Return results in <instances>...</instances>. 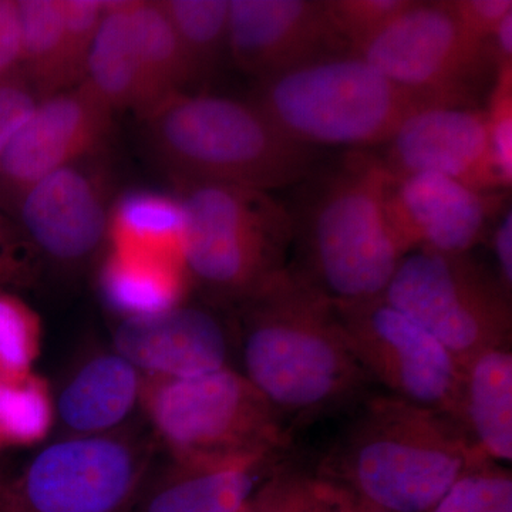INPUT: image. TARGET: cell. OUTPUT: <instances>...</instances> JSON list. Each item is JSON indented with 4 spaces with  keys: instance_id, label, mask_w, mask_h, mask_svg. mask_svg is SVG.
<instances>
[{
    "instance_id": "6da1fadb",
    "label": "cell",
    "mask_w": 512,
    "mask_h": 512,
    "mask_svg": "<svg viewBox=\"0 0 512 512\" xmlns=\"http://www.w3.org/2000/svg\"><path fill=\"white\" fill-rule=\"evenodd\" d=\"M242 302V363L249 382L288 421L360 404L369 377L349 350L335 302L285 268Z\"/></svg>"
},
{
    "instance_id": "7a4b0ae2",
    "label": "cell",
    "mask_w": 512,
    "mask_h": 512,
    "mask_svg": "<svg viewBox=\"0 0 512 512\" xmlns=\"http://www.w3.org/2000/svg\"><path fill=\"white\" fill-rule=\"evenodd\" d=\"M484 458L453 417L377 394L360 403L316 477L387 511L430 512Z\"/></svg>"
},
{
    "instance_id": "3957f363",
    "label": "cell",
    "mask_w": 512,
    "mask_h": 512,
    "mask_svg": "<svg viewBox=\"0 0 512 512\" xmlns=\"http://www.w3.org/2000/svg\"><path fill=\"white\" fill-rule=\"evenodd\" d=\"M151 146L183 184L265 191L312 173L316 148L286 136L254 101L177 94L148 119Z\"/></svg>"
},
{
    "instance_id": "277c9868",
    "label": "cell",
    "mask_w": 512,
    "mask_h": 512,
    "mask_svg": "<svg viewBox=\"0 0 512 512\" xmlns=\"http://www.w3.org/2000/svg\"><path fill=\"white\" fill-rule=\"evenodd\" d=\"M256 106L305 146L387 144L404 121L434 106H456L400 86L362 56H323L259 82Z\"/></svg>"
},
{
    "instance_id": "5b68a950",
    "label": "cell",
    "mask_w": 512,
    "mask_h": 512,
    "mask_svg": "<svg viewBox=\"0 0 512 512\" xmlns=\"http://www.w3.org/2000/svg\"><path fill=\"white\" fill-rule=\"evenodd\" d=\"M386 165L352 154L313 198L298 269L333 302L379 298L407 255L384 202Z\"/></svg>"
},
{
    "instance_id": "8992f818",
    "label": "cell",
    "mask_w": 512,
    "mask_h": 512,
    "mask_svg": "<svg viewBox=\"0 0 512 512\" xmlns=\"http://www.w3.org/2000/svg\"><path fill=\"white\" fill-rule=\"evenodd\" d=\"M183 185V251L191 279L241 302L285 268L295 224L268 192Z\"/></svg>"
},
{
    "instance_id": "52a82bcc",
    "label": "cell",
    "mask_w": 512,
    "mask_h": 512,
    "mask_svg": "<svg viewBox=\"0 0 512 512\" xmlns=\"http://www.w3.org/2000/svg\"><path fill=\"white\" fill-rule=\"evenodd\" d=\"M141 407L173 460L284 451L288 420L232 367L187 377L144 376Z\"/></svg>"
},
{
    "instance_id": "ba28073f",
    "label": "cell",
    "mask_w": 512,
    "mask_h": 512,
    "mask_svg": "<svg viewBox=\"0 0 512 512\" xmlns=\"http://www.w3.org/2000/svg\"><path fill=\"white\" fill-rule=\"evenodd\" d=\"M382 298L439 340L461 366L511 346V292L468 254L410 252Z\"/></svg>"
},
{
    "instance_id": "9c48e42d",
    "label": "cell",
    "mask_w": 512,
    "mask_h": 512,
    "mask_svg": "<svg viewBox=\"0 0 512 512\" xmlns=\"http://www.w3.org/2000/svg\"><path fill=\"white\" fill-rule=\"evenodd\" d=\"M150 463L148 443L127 431L69 436L3 485L0 512H126Z\"/></svg>"
},
{
    "instance_id": "30bf717a",
    "label": "cell",
    "mask_w": 512,
    "mask_h": 512,
    "mask_svg": "<svg viewBox=\"0 0 512 512\" xmlns=\"http://www.w3.org/2000/svg\"><path fill=\"white\" fill-rule=\"evenodd\" d=\"M335 308L349 350L370 382L458 421L464 367L439 340L382 296L335 302Z\"/></svg>"
},
{
    "instance_id": "8fae6325",
    "label": "cell",
    "mask_w": 512,
    "mask_h": 512,
    "mask_svg": "<svg viewBox=\"0 0 512 512\" xmlns=\"http://www.w3.org/2000/svg\"><path fill=\"white\" fill-rule=\"evenodd\" d=\"M362 56L390 80L470 106L491 62L488 46L458 22L451 2H414L367 42Z\"/></svg>"
},
{
    "instance_id": "7c38bea8",
    "label": "cell",
    "mask_w": 512,
    "mask_h": 512,
    "mask_svg": "<svg viewBox=\"0 0 512 512\" xmlns=\"http://www.w3.org/2000/svg\"><path fill=\"white\" fill-rule=\"evenodd\" d=\"M113 116L82 83L40 100L0 158V188L19 201L37 181L106 143Z\"/></svg>"
},
{
    "instance_id": "4fadbf2b",
    "label": "cell",
    "mask_w": 512,
    "mask_h": 512,
    "mask_svg": "<svg viewBox=\"0 0 512 512\" xmlns=\"http://www.w3.org/2000/svg\"><path fill=\"white\" fill-rule=\"evenodd\" d=\"M384 202L407 254L419 249L468 254L480 244L497 208L493 194L471 190L443 175L397 174L387 167Z\"/></svg>"
},
{
    "instance_id": "5bb4252c",
    "label": "cell",
    "mask_w": 512,
    "mask_h": 512,
    "mask_svg": "<svg viewBox=\"0 0 512 512\" xmlns=\"http://www.w3.org/2000/svg\"><path fill=\"white\" fill-rule=\"evenodd\" d=\"M339 43L326 0H229V53L259 82L328 56Z\"/></svg>"
},
{
    "instance_id": "9a60e30c",
    "label": "cell",
    "mask_w": 512,
    "mask_h": 512,
    "mask_svg": "<svg viewBox=\"0 0 512 512\" xmlns=\"http://www.w3.org/2000/svg\"><path fill=\"white\" fill-rule=\"evenodd\" d=\"M383 163L393 173L439 174L483 194L501 188L484 110L471 106H434L413 114L387 143Z\"/></svg>"
},
{
    "instance_id": "2e32d148",
    "label": "cell",
    "mask_w": 512,
    "mask_h": 512,
    "mask_svg": "<svg viewBox=\"0 0 512 512\" xmlns=\"http://www.w3.org/2000/svg\"><path fill=\"white\" fill-rule=\"evenodd\" d=\"M114 352L148 377L187 379L229 366V338L215 313L180 305L156 315L121 320Z\"/></svg>"
},
{
    "instance_id": "e0dca14e",
    "label": "cell",
    "mask_w": 512,
    "mask_h": 512,
    "mask_svg": "<svg viewBox=\"0 0 512 512\" xmlns=\"http://www.w3.org/2000/svg\"><path fill=\"white\" fill-rule=\"evenodd\" d=\"M18 202L29 237L56 261H83L107 239L109 211L103 194L76 165L37 181Z\"/></svg>"
},
{
    "instance_id": "ac0fdd59",
    "label": "cell",
    "mask_w": 512,
    "mask_h": 512,
    "mask_svg": "<svg viewBox=\"0 0 512 512\" xmlns=\"http://www.w3.org/2000/svg\"><path fill=\"white\" fill-rule=\"evenodd\" d=\"M284 451L215 460H173L141 512H237L279 467Z\"/></svg>"
},
{
    "instance_id": "d6986e66",
    "label": "cell",
    "mask_w": 512,
    "mask_h": 512,
    "mask_svg": "<svg viewBox=\"0 0 512 512\" xmlns=\"http://www.w3.org/2000/svg\"><path fill=\"white\" fill-rule=\"evenodd\" d=\"M144 376L117 352L97 353L63 383L55 413L70 436L119 431L141 406Z\"/></svg>"
},
{
    "instance_id": "ffe728a7",
    "label": "cell",
    "mask_w": 512,
    "mask_h": 512,
    "mask_svg": "<svg viewBox=\"0 0 512 512\" xmlns=\"http://www.w3.org/2000/svg\"><path fill=\"white\" fill-rule=\"evenodd\" d=\"M191 276L183 251L110 247L100 274L104 301L127 318L183 305Z\"/></svg>"
},
{
    "instance_id": "44dd1931",
    "label": "cell",
    "mask_w": 512,
    "mask_h": 512,
    "mask_svg": "<svg viewBox=\"0 0 512 512\" xmlns=\"http://www.w3.org/2000/svg\"><path fill=\"white\" fill-rule=\"evenodd\" d=\"M458 423L483 456L511 463V346L484 350L464 366Z\"/></svg>"
},
{
    "instance_id": "7402d4cb",
    "label": "cell",
    "mask_w": 512,
    "mask_h": 512,
    "mask_svg": "<svg viewBox=\"0 0 512 512\" xmlns=\"http://www.w3.org/2000/svg\"><path fill=\"white\" fill-rule=\"evenodd\" d=\"M82 84L114 113L137 110L141 73L131 2H107Z\"/></svg>"
},
{
    "instance_id": "603a6c76",
    "label": "cell",
    "mask_w": 512,
    "mask_h": 512,
    "mask_svg": "<svg viewBox=\"0 0 512 512\" xmlns=\"http://www.w3.org/2000/svg\"><path fill=\"white\" fill-rule=\"evenodd\" d=\"M140 55L141 89L136 113L146 120L165 101L197 80L158 2H131Z\"/></svg>"
},
{
    "instance_id": "cb8c5ba5",
    "label": "cell",
    "mask_w": 512,
    "mask_h": 512,
    "mask_svg": "<svg viewBox=\"0 0 512 512\" xmlns=\"http://www.w3.org/2000/svg\"><path fill=\"white\" fill-rule=\"evenodd\" d=\"M18 69L40 100L70 90L64 64L62 0H16Z\"/></svg>"
},
{
    "instance_id": "d4e9b609",
    "label": "cell",
    "mask_w": 512,
    "mask_h": 512,
    "mask_svg": "<svg viewBox=\"0 0 512 512\" xmlns=\"http://www.w3.org/2000/svg\"><path fill=\"white\" fill-rule=\"evenodd\" d=\"M183 232L180 200L157 192H127L109 212L110 247L183 251Z\"/></svg>"
},
{
    "instance_id": "484cf974",
    "label": "cell",
    "mask_w": 512,
    "mask_h": 512,
    "mask_svg": "<svg viewBox=\"0 0 512 512\" xmlns=\"http://www.w3.org/2000/svg\"><path fill=\"white\" fill-rule=\"evenodd\" d=\"M158 3L192 72L200 79L228 49L229 0H164Z\"/></svg>"
},
{
    "instance_id": "4316f807",
    "label": "cell",
    "mask_w": 512,
    "mask_h": 512,
    "mask_svg": "<svg viewBox=\"0 0 512 512\" xmlns=\"http://www.w3.org/2000/svg\"><path fill=\"white\" fill-rule=\"evenodd\" d=\"M55 419V399L43 377H0V450L45 440Z\"/></svg>"
},
{
    "instance_id": "83f0119b",
    "label": "cell",
    "mask_w": 512,
    "mask_h": 512,
    "mask_svg": "<svg viewBox=\"0 0 512 512\" xmlns=\"http://www.w3.org/2000/svg\"><path fill=\"white\" fill-rule=\"evenodd\" d=\"M430 512H512L510 468L484 458L461 474Z\"/></svg>"
},
{
    "instance_id": "f1b7e54d",
    "label": "cell",
    "mask_w": 512,
    "mask_h": 512,
    "mask_svg": "<svg viewBox=\"0 0 512 512\" xmlns=\"http://www.w3.org/2000/svg\"><path fill=\"white\" fill-rule=\"evenodd\" d=\"M40 340L39 315L18 296L0 292V377L33 372Z\"/></svg>"
},
{
    "instance_id": "f546056e",
    "label": "cell",
    "mask_w": 512,
    "mask_h": 512,
    "mask_svg": "<svg viewBox=\"0 0 512 512\" xmlns=\"http://www.w3.org/2000/svg\"><path fill=\"white\" fill-rule=\"evenodd\" d=\"M410 3L412 0H326V8L339 42L348 43L356 53Z\"/></svg>"
},
{
    "instance_id": "4dcf8cb0",
    "label": "cell",
    "mask_w": 512,
    "mask_h": 512,
    "mask_svg": "<svg viewBox=\"0 0 512 512\" xmlns=\"http://www.w3.org/2000/svg\"><path fill=\"white\" fill-rule=\"evenodd\" d=\"M106 8L107 2L97 0H62L64 64L70 87L83 82L87 59Z\"/></svg>"
},
{
    "instance_id": "1f68e13d",
    "label": "cell",
    "mask_w": 512,
    "mask_h": 512,
    "mask_svg": "<svg viewBox=\"0 0 512 512\" xmlns=\"http://www.w3.org/2000/svg\"><path fill=\"white\" fill-rule=\"evenodd\" d=\"M491 157L501 188L512 184V64L495 69V82L484 109Z\"/></svg>"
},
{
    "instance_id": "d6a6232c",
    "label": "cell",
    "mask_w": 512,
    "mask_h": 512,
    "mask_svg": "<svg viewBox=\"0 0 512 512\" xmlns=\"http://www.w3.org/2000/svg\"><path fill=\"white\" fill-rule=\"evenodd\" d=\"M269 512H336L316 491L312 476L279 466L261 484Z\"/></svg>"
},
{
    "instance_id": "836d02e7",
    "label": "cell",
    "mask_w": 512,
    "mask_h": 512,
    "mask_svg": "<svg viewBox=\"0 0 512 512\" xmlns=\"http://www.w3.org/2000/svg\"><path fill=\"white\" fill-rule=\"evenodd\" d=\"M39 101L32 84L18 67L0 76V158Z\"/></svg>"
},
{
    "instance_id": "e575fe53",
    "label": "cell",
    "mask_w": 512,
    "mask_h": 512,
    "mask_svg": "<svg viewBox=\"0 0 512 512\" xmlns=\"http://www.w3.org/2000/svg\"><path fill=\"white\" fill-rule=\"evenodd\" d=\"M451 5L463 29L484 45L512 13V0H453Z\"/></svg>"
},
{
    "instance_id": "d590c367",
    "label": "cell",
    "mask_w": 512,
    "mask_h": 512,
    "mask_svg": "<svg viewBox=\"0 0 512 512\" xmlns=\"http://www.w3.org/2000/svg\"><path fill=\"white\" fill-rule=\"evenodd\" d=\"M19 63V23L16 0H0V76Z\"/></svg>"
},
{
    "instance_id": "8d00e7d4",
    "label": "cell",
    "mask_w": 512,
    "mask_h": 512,
    "mask_svg": "<svg viewBox=\"0 0 512 512\" xmlns=\"http://www.w3.org/2000/svg\"><path fill=\"white\" fill-rule=\"evenodd\" d=\"M312 478L316 491L322 495L323 500L328 501L330 507L336 512H392L363 500L342 485L332 483L325 478L316 476H312Z\"/></svg>"
},
{
    "instance_id": "74e56055",
    "label": "cell",
    "mask_w": 512,
    "mask_h": 512,
    "mask_svg": "<svg viewBox=\"0 0 512 512\" xmlns=\"http://www.w3.org/2000/svg\"><path fill=\"white\" fill-rule=\"evenodd\" d=\"M493 248L497 259L498 279L501 285L511 292L512 289V211L508 208L498 222L493 234Z\"/></svg>"
},
{
    "instance_id": "f35d334b",
    "label": "cell",
    "mask_w": 512,
    "mask_h": 512,
    "mask_svg": "<svg viewBox=\"0 0 512 512\" xmlns=\"http://www.w3.org/2000/svg\"><path fill=\"white\" fill-rule=\"evenodd\" d=\"M487 46L495 69L512 64V13L505 16Z\"/></svg>"
},
{
    "instance_id": "ab89813d",
    "label": "cell",
    "mask_w": 512,
    "mask_h": 512,
    "mask_svg": "<svg viewBox=\"0 0 512 512\" xmlns=\"http://www.w3.org/2000/svg\"><path fill=\"white\" fill-rule=\"evenodd\" d=\"M237 512H269L266 507L264 495L261 493V485L258 490L249 497L247 503L242 505Z\"/></svg>"
},
{
    "instance_id": "60d3db41",
    "label": "cell",
    "mask_w": 512,
    "mask_h": 512,
    "mask_svg": "<svg viewBox=\"0 0 512 512\" xmlns=\"http://www.w3.org/2000/svg\"><path fill=\"white\" fill-rule=\"evenodd\" d=\"M8 271V261H6V258H3L2 255H0V274H5V272Z\"/></svg>"
},
{
    "instance_id": "b9f144b4",
    "label": "cell",
    "mask_w": 512,
    "mask_h": 512,
    "mask_svg": "<svg viewBox=\"0 0 512 512\" xmlns=\"http://www.w3.org/2000/svg\"><path fill=\"white\" fill-rule=\"evenodd\" d=\"M3 485L5 484L0 483V498H2Z\"/></svg>"
}]
</instances>
